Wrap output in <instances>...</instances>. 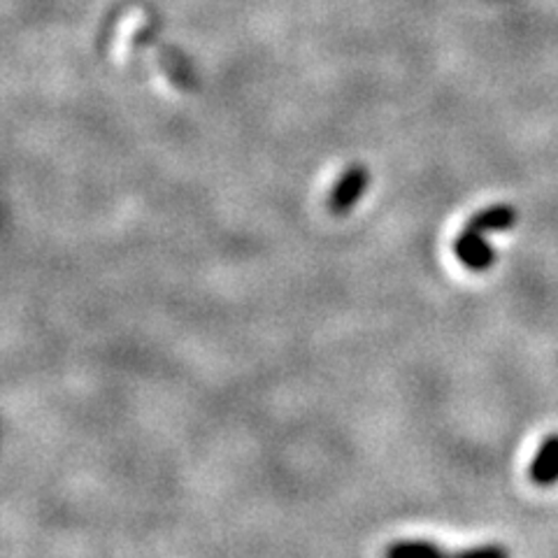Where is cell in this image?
<instances>
[{"mask_svg":"<svg viewBox=\"0 0 558 558\" xmlns=\"http://www.w3.org/2000/svg\"><path fill=\"white\" fill-rule=\"evenodd\" d=\"M368 182H371V174H368V170H365V166L349 168L340 178V182L336 184L333 194H330V198H328L330 213L333 215L352 213L354 205L365 194V189H368Z\"/></svg>","mask_w":558,"mask_h":558,"instance_id":"obj_1","label":"cell"},{"mask_svg":"<svg viewBox=\"0 0 558 558\" xmlns=\"http://www.w3.org/2000/svg\"><path fill=\"white\" fill-rule=\"evenodd\" d=\"M453 254L459 256V260L465 268L475 272L488 270L496 260V252L492 244L484 240V233L468 229V226L459 233V238L453 240Z\"/></svg>","mask_w":558,"mask_h":558,"instance_id":"obj_2","label":"cell"},{"mask_svg":"<svg viewBox=\"0 0 558 558\" xmlns=\"http://www.w3.org/2000/svg\"><path fill=\"white\" fill-rule=\"evenodd\" d=\"M531 480L539 486H551L558 482V435H551L537 449L531 465Z\"/></svg>","mask_w":558,"mask_h":558,"instance_id":"obj_3","label":"cell"},{"mask_svg":"<svg viewBox=\"0 0 558 558\" xmlns=\"http://www.w3.org/2000/svg\"><path fill=\"white\" fill-rule=\"evenodd\" d=\"M517 221V213L514 207L510 205H494V207H486L482 213H477L473 219H470L465 226L468 229H473L477 233H492V231H510Z\"/></svg>","mask_w":558,"mask_h":558,"instance_id":"obj_4","label":"cell"},{"mask_svg":"<svg viewBox=\"0 0 558 558\" xmlns=\"http://www.w3.org/2000/svg\"><path fill=\"white\" fill-rule=\"evenodd\" d=\"M389 556H438L442 549L438 545L428 543V539H400L387 549Z\"/></svg>","mask_w":558,"mask_h":558,"instance_id":"obj_5","label":"cell"},{"mask_svg":"<svg viewBox=\"0 0 558 558\" xmlns=\"http://www.w3.org/2000/svg\"><path fill=\"white\" fill-rule=\"evenodd\" d=\"M463 558H470V556H505V549L500 547H477V549H468V551H461Z\"/></svg>","mask_w":558,"mask_h":558,"instance_id":"obj_6","label":"cell"}]
</instances>
